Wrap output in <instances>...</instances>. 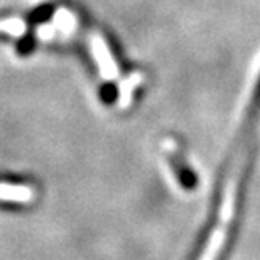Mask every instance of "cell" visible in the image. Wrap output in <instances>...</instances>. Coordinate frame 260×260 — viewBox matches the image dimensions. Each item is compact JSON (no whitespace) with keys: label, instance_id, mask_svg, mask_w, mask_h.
Returning a JSON list of instances; mask_svg holds the SVG:
<instances>
[{"label":"cell","instance_id":"cell-1","mask_svg":"<svg viewBox=\"0 0 260 260\" xmlns=\"http://www.w3.org/2000/svg\"><path fill=\"white\" fill-rule=\"evenodd\" d=\"M88 48H90V53L98 66L100 76L105 81H115L118 75H120L118 64L115 58H113L110 48H108L107 39L98 30H93L90 34V38H88Z\"/></svg>","mask_w":260,"mask_h":260},{"label":"cell","instance_id":"cell-4","mask_svg":"<svg viewBox=\"0 0 260 260\" xmlns=\"http://www.w3.org/2000/svg\"><path fill=\"white\" fill-rule=\"evenodd\" d=\"M140 81H142V75L134 73V75L127 76L125 80L120 83V90H118V102H120V107H128V103L132 102V95H134L135 88L140 85Z\"/></svg>","mask_w":260,"mask_h":260},{"label":"cell","instance_id":"cell-5","mask_svg":"<svg viewBox=\"0 0 260 260\" xmlns=\"http://www.w3.org/2000/svg\"><path fill=\"white\" fill-rule=\"evenodd\" d=\"M54 25H56V29L61 30V32L70 34L78 27V19L71 10L61 7L58 12L54 14Z\"/></svg>","mask_w":260,"mask_h":260},{"label":"cell","instance_id":"cell-6","mask_svg":"<svg viewBox=\"0 0 260 260\" xmlns=\"http://www.w3.org/2000/svg\"><path fill=\"white\" fill-rule=\"evenodd\" d=\"M0 30L7 32L10 36H22L25 32V24L20 19H7V20H0Z\"/></svg>","mask_w":260,"mask_h":260},{"label":"cell","instance_id":"cell-3","mask_svg":"<svg viewBox=\"0 0 260 260\" xmlns=\"http://www.w3.org/2000/svg\"><path fill=\"white\" fill-rule=\"evenodd\" d=\"M36 198V189L29 184L0 183V201L29 203Z\"/></svg>","mask_w":260,"mask_h":260},{"label":"cell","instance_id":"cell-2","mask_svg":"<svg viewBox=\"0 0 260 260\" xmlns=\"http://www.w3.org/2000/svg\"><path fill=\"white\" fill-rule=\"evenodd\" d=\"M162 147H164L166 152H168V155H169V162L174 168L176 174H178V179H179L181 186H183L184 189L194 188L196 178H194V174L188 169V166L183 162V159H181L178 144H176L173 139H166L164 142H162Z\"/></svg>","mask_w":260,"mask_h":260}]
</instances>
